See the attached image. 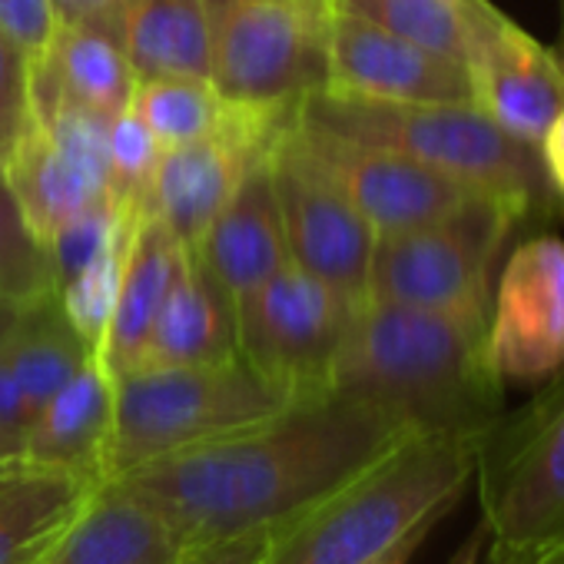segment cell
Here are the masks:
<instances>
[{
    "mask_svg": "<svg viewBox=\"0 0 564 564\" xmlns=\"http://www.w3.org/2000/svg\"><path fill=\"white\" fill-rule=\"evenodd\" d=\"M409 435L392 415L326 392L110 481L156 511L183 547H199L286 524Z\"/></svg>",
    "mask_w": 564,
    "mask_h": 564,
    "instance_id": "cell-1",
    "label": "cell"
},
{
    "mask_svg": "<svg viewBox=\"0 0 564 564\" xmlns=\"http://www.w3.org/2000/svg\"><path fill=\"white\" fill-rule=\"evenodd\" d=\"M329 392L366 402L415 435L481 442L501 419L488 313L366 300L339 346Z\"/></svg>",
    "mask_w": 564,
    "mask_h": 564,
    "instance_id": "cell-2",
    "label": "cell"
},
{
    "mask_svg": "<svg viewBox=\"0 0 564 564\" xmlns=\"http://www.w3.org/2000/svg\"><path fill=\"white\" fill-rule=\"evenodd\" d=\"M478 448V438L462 435H409L362 475L272 528L259 564L412 561L462 501Z\"/></svg>",
    "mask_w": 564,
    "mask_h": 564,
    "instance_id": "cell-3",
    "label": "cell"
},
{
    "mask_svg": "<svg viewBox=\"0 0 564 564\" xmlns=\"http://www.w3.org/2000/svg\"><path fill=\"white\" fill-rule=\"evenodd\" d=\"M296 123L313 133L415 156L498 199L514 219L564 209L538 147L498 127L475 104H386L316 90L300 104Z\"/></svg>",
    "mask_w": 564,
    "mask_h": 564,
    "instance_id": "cell-4",
    "label": "cell"
},
{
    "mask_svg": "<svg viewBox=\"0 0 564 564\" xmlns=\"http://www.w3.org/2000/svg\"><path fill=\"white\" fill-rule=\"evenodd\" d=\"M296 399L242 356L209 366L133 369L113 379V429L104 481L163 455L249 429Z\"/></svg>",
    "mask_w": 564,
    "mask_h": 564,
    "instance_id": "cell-5",
    "label": "cell"
},
{
    "mask_svg": "<svg viewBox=\"0 0 564 564\" xmlns=\"http://www.w3.org/2000/svg\"><path fill=\"white\" fill-rule=\"evenodd\" d=\"M209 84L226 104L293 110L326 87L329 0H203Z\"/></svg>",
    "mask_w": 564,
    "mask_h": 564,
    "instance_id": "cell-6",
    "label": "cell"
},
{
    "mask_svg": "<svg viewBox=\"0 0 564 564\" xmlns=\"http://www.w3.org/2000/svg\"><path fill=\"white\" fill-rule=\"evenodd\" d=\"M514 223L508 206L475 193L438 223L376 236L366 300L488 313L491 262Z\"/></svg>",
    "mask_w": 564,
    "mask_h": 564,
    "instance_id": "cell-7",
    "label": "cell"
},
{
    "mask_svg": "<svg viewBox=\"0 0 564 564\" xmlns=\"http://www.w3.org/2000/svg\"><path fill=\"white\" fill-rule=\"evenodd\" d=\"M481 531L491 547H547L564 541V379L481 438Z\"/></svg>",
    "mask_w": 564,
    "mask_h": 564,
    "instance_id": "cell-8",
    "label": "cell"
},
{
    "mask_svg": "<svg viewBox=\"0 0 564 564\" xmlns=\"http://www.w3.org/2000/svg\"><path fill=\"white\" fill-rule=\"evenodd\" d=\"M356 310L290 259L236 306V349L296 402L316 399L329 392L333 366Z\"/></svg>",
    "mask_w": 564,
    "mask_h": 564,
    "instance_id": "cell-9",
    "label": "cell"
},
{
    "mask_svg": "<svg viewBox=\"0 0 564 564\" xmlns=\"http://www.w3.org/2000/svg\"><path fill=\"white\" fill-rule=\"evenodd\" d=\"M290 259L352 306L366 303L376 229L316 160L293 123L269 153Z\"/></svg>",
    "mask_w": 564,
    "mask_h": 564,
    "instance_id": "cell-10",
    "label": "cell"
},
{
    "mask_svg": "<svg viewBox=\"0 0 564 564\" xmlns=\"http://www.w3.org/2000/svg\"><path fill=\"white\" fill-rule=\"evenodd\" d=\"M110 127L113 120L74 104H57L47 113L31 110L14 150L0 163L44 249L74 216L110 199Z\"/></svg>",
    "mask_w": 564,
    "mask_h": 564,
    "instance_id": "cell-11",
    "label": "cell"
},
{
    "mask_svg": "<svg viewBox=\"0 0 564 564\" xmlns=\"http://www.w3.org/2000/svg\"><path fill=\"white\" fill-rule=\"evenodd\" d=\"M296 113L300 107L262 110L232 104L229 120L216 133L163 150L143 213H153L183 249H196L242 176L272 153L279 137L296 123Z\"/></svg>",
    "mask_w": 564,
    "mask_h": 564,
    "instance_id": "cell-12",
    "label": "cell"
},
{
    "mask_svg": "<svg viewBox=\"0 0 564 564\" xmlns=\"http://www.w3.org/2000/svg\"><path fill=\"white\" fill-rule=\"evenodd\" d=\"M465 74L471 104L534 147L564 107L561 61L488 0H471Z\"/></svg>",
    "mask_w": 564,
    "mask_h": 564,
    "instance_id": "cell-13",
    "label": "cell"
},
{
    "mask_svg": "<svg viewBox=\"0 0 564 564\" xmlns=\"http://www.w3.org/2000/svg\"><path fill=\"white\" fill-rule=\"evenodd\" d=\"M488 359L501 382H544L564 372V242L534 236L501 269L488 319Z\"/></svg>",
    "mask_w": 564,
    "mask_h": 564,
    "instance_id": "cell-14",
    "label": "cell"
},
{
    "mask_svg": "<svg viewBox=\"0 0 564 564\" xmlns=\"http://www.w3.org/2000/svg\"><path fill=\"white\" fill-rule=\"evenodd\" d=\"M300 133L339 183V189L376 229V236L438 223L478 193L475 186L399 150L362 147L303 127Z\"/></svg>",
    "mask_w": 564,
    "mask_h": 564,
    "instance_id": "cell-15",
    "label": "cell"
},
{
    "mask_svg": "<svg viewBox=\"0 0 564 564\" xmlns=\"http://www.w3.org/2000/svg\"><path fill=\"white\" fill-rule=\"evenodd\" d=\"M323 90L386 104H471V84L462 64L333 8Z\"/></svg>",
    "mask_w": 564,
    "mask_h": 564,
    "instance_id": "cell-16",
    "label": "cell"
},
{
    "mask_svg": "<svg viewBox=\"0 0 564 564\" xmlns=\"http://www.w3.org/2000/svg\"><path fill=\"white\" fill-rule=\"evenodd\" d=\"M120 11L123 8H113L57 31L51 51L31 64L34 113H47L57 104H74L97 117L117 120L130 110L137 77L123 51Z\"/></svg>",
    "mask_w": 564,
    "mask_h": 564,
    "instance_id": "cell-17",
    "label": "cell"
},
{
    "mask_svg": "<svg viewBox=\"0 0 564 564\" xmlns=\"http://www.w3.org/2000/svg\"><path fill=\"white\" fill-rule=\"evenodd\" d=\"M193 252L219 282L232 310L290 262L269 156L242 176Z\"/></svg>",
    "mask_w": 564,
    "mask_h": 564,
    "instance_id": "cell-18",
    "label": "cell"
},
{
    "mask_svg": "<svg viewBox=\"0 0 564 564\" xmlns=\"http://www.w3.org/2000/svg\"><path fill=\"white\" fill-rule=\"evenodd\" d=\"M183 551L156 511L107 478L44 544L37 564H176Z\"/></svg>",
    "mask_w": 564,
    "mask_h": 564,
    "instance_id": "cell-19",
    "label": "cell"
},
{
    "mask_svg": "<svg viewBox=\"0 0 564 564\" xmlns=\"http://www.w3.org/2000/svg\"><path fill=\"white\" fill-rule=\"evenodd\" d=\"M113 429V376L94 356L31 422L24 462L84 481H104Z\"/></svg>",
    "mask_w": 564,
    "mask_h": 564,
    "instance_id": "cell-20",
    "label": "cell"
},
{
    "mask_svg": "<svg viewBox=\"0 0 564 564\" xmlns=\"http://www.w3.org/2000/svg\"><path fill=\"white\" fill-rule=\"evenodd\" d=\"M236 310L193 249H183L170 293L137 369L209 366L236 359Z\"/></svg>",
    "mask_w": 564,
    "mask_h": 564,
    "instance_id": "cell-21",
    "label": "cell"
},
{
    "mask_svg": "<svg viewBox=\"0 0 564 564\" xmlns=\"http://www.w3.org/2000/svg\"><path fill=\"white\" fill-rule=\"evenodd\" d=\"M180 256H183V246L176 242V236L153 213L140 209L133 232H130L117 310L97 352L100 366L113 379L140 366L150 333L156 326V316L163 310V300L170 293V282L176 275Z\"/></svg>",
    "mask_w": 564,
    "mask_h": 564,
    "instance_id": "cell-22",
    "label": "cell"
},
{
    "mask_svg": "<svg viewBox=\"0 0 564 564\" xmlns=\"http://www.w3.org/2000/svg\"><path fill=\"white\" fill-rule=\"evenodd\" d=\"M120 31L137 84L156 77L209 80V21L203 0H127Z\"/></svg>",
    "mask_w": 564,
    "mask_h": 564,
    "instance_id": "cell-23",
    "label": "cell"
},
{
    "mask_svg": "<svg viewBox=\"0 0 564 564\" xmlns=\"http://www.w3.org/2000/svg\"><path fill=\"white\" fill-rule=\"evenodd\" d=\"M94 485L28 462L0 471V564L21 561L57 534Z\"/></svg>",
    "mask_w": 564,
    "mask_h": 564,
    "instance_id": "cell-24",
    "label": "cell"
},
{
    "mask_svg": "<svg viewBox=\"0 0 564 564\" xmlns=\"http://www.w3.org/2000/svg\"><path fill=\"white\" fill-rule=\"evenodd\" d=\"M0 356L8 359L31 412L37 415L94 359V349L70 329L57 296H51L31 306L21 329L0 346Z\"/></svg>",
    "mask_w": 564,
    "mask_h": 564,
    "instance_id": "cell-25",
    "label": "cell"
},
{
    "mask_svg": "<svg viewBox=\"0 0 564 564\" xmlns=\"http://www.w3.org/2000/svg\"><path fill=\"white\" fill-rule=\"evenodd\" d=\"M329 8L465 67L471 0H329Z\"/></svg>",
    "mask_w": 564,
    "mask_h": 564,
    "instance_id": "cell-26",
    "label": "cell"
},
{
    "mask_svg": "<svg viewBox=\"0 0 564 564\" xmlns=\"http://www.w3.org/2000/svg\"><path fill=\"white\" fill-rule=\"evenodd\" d=\"M130 110L150 127V133L166 150L216 133L229 120L232 104H226L209 80L156 77L133 87Z\"/></svg>",
    "mask_w": 564,
    "mask_h": 564,
    "instance_id": "cell-27",
    "label": "cell"
},
{
    "mask_svg": "<svg viewBox=\"0 0 564 564\" xmlns=\"http://www.w3.org/2000/svg\"><path fill=\"white\" fill-rule=\"evenodd\" d=\"M140 216V213H137ZM137 216H130L120 232L67 282V286L57 293V306L64 313V319L70 323V329L94 349V356L100 352V343L107 336V326L113 319L117 310V296H120V279H123V262H127V249H130V232Z\"/></svg>",
    "mask_w": 564,
    "mask_h": 564,
    "instance_id": "cell-28",
    "label": "cell"
},
{
    "mask_svg": "<svg viewBox=\"0 0 564 564\" xmlns=\"http://www.w3.org/2000/svg\"><path fill=\"white\" fill-rule=\"evenodd\" d=\"M51 296H57L51 252L31 232L4 166H0V300L41 303Z\"/></svg>",
    "mask_w": 564,
    "mask_h": 564,
    "instance_id": "cell-29",
    "label": "cell"
},
{
    "mask_svg": "<svg viewBox=\"0 0 564 564\" xmlns=\"http://www.w3.org/2000/svg\"><path fill=\"white\" fill-rule=\"evenodd\" d=\"M160 156L163 143L133 110H123L110 127V203L127 213H140Z\"/></svg>",
    "mask_w": 564,
    "mask_h": 564,
    "instance_id": "cell-30",
    "label": "cell"
},
{
    "mask_svg": "<svg viewBox=\"0 0 564 564\" xmlns=\"http://www.w3.org/2000/svg\"><path fill=\"white\" fill-rule=\"evenodd\" d=\"M130 216H137V213H127V209L113 206L110 199H100L90 209H84L80 216H74L67 226L57 229V236L47 242L51 269H54V290L57 293L120 232V226Z\"/></svg>",
    "mask_w": 564,
    "mask_h": 564,
    "instance_id": "cell-31",
    "label": "cell"
},
{
    "mask_svg": "<svg viewBox=\"0 0 564 564\" xmlns=\"http://www.w3.org/2000/svg\"><path fill=\"white\" fill-rule=\"evenodd\" d=\"M31 113V64L28 57L0 37V163L14 150Z\"/></svg>",
    "mask_w": 564,
    "mask_h": 564,
    "instance_id": "cell-32",
    "label": "cell"
},
{
    "mask_svg": "<svg viewBox=\"0 0 564 564\" xmlns=\"http://www.w3.org/2000/svg\"><path fill=\"white\" fill-rule=\"evenodd\" d=\"M57 31L61 21L51 0H0V37H8L28 64L51 51Z\"/></svg>",
    "mask_w": 564,
    "mask_h": 564,
    "instance_id": "cell-33",
    "label": "cell"
},
{
    "mask_svg": "<svg viewBox=\"0 0 564 564\" xmlns=\"http://www.w3.org/2000/svg\"><path fill=\"white\" fill-rule=\"evenodd\" d=\"M34 422V412L8 366V359L0 356V448H8L24 462V438Z\"/></svg>",
    "mask_w": 564,
    "mask_h": 564,
    "instance_id": "cell-34",
    "label": "cell"
},
{
    "mask_svg": "<svg viewBox=\"0 0 564 564\" xmlns=\"http://www.w3.org/2000/svg\"><path fill=\"white\" fill-rule=\"evenodd\" d=\"M269 538H272V528H262V531H246L229 541L186 547L176 564H259L269 547Z\"/></svg>",
    "mask_w": 564,
    "mask_h": 564,
    "instance_id": "cell-35",
    "label": "cell"
},
{
    "mask_svg": "<svg viewBox=\"0 0 564 564\" xmlns=\"http://www.w3.org/2000/svg\"><path fill=\"white\" fill-rule=\"evenodd\" d=\"M538 153H541L547 183H551L554 196H557L561 206H564V107L557 110V117H554L551 127L544 130V137H541V143H538Z\"/></svg>",
    "mask_w": 564,
    "mask_h": 564,
    "instance_id": "cell-36",
    "label": "cell"
},
{
    "mask_svg": "<svg viewBox=\"0 0 564 564\" xmlns=\"http://www.w3.org/2000/svg\"><path fill=\"white\" fill-rule=\"evenodd\" d=\"M488 564H564V541L547 547H491Z\"/></svg>",
    "mask_w": 564,
    "mask_h": 564,
    "instance_id": "cell-37",
    "label": "cell"
},
{
    "mask_svg": "<svg viewBox=\"0 0 564 564\" xmlns=\"http://www.w3.org/2000/svg\"><path fill=\"white\" fill-rule=\"evenodd\" d=\"M54 4V14L64 24H77V21H87V18H97L104 11H113V8H123L127 0H51Z\"/></svg>",
    "mask_w": 564,
    "mask_h": 564,
    "instance_id": "cell-38",
    "label": "cell"
},
{
    "mask_svg": "<svg viewBox=\"0 0 564 564\" xmlns=\"http://www.w3.org/2000/svg\"><path fill=\"white\" fill-rule=\"evenodd\" d=\"M34 303H11V300H0V346H4L18 329L21 323L28 319Z\"/></svg>",
    "mask_w": 564,
    "mask_h": 564,
    "instance_id": "cell-39",
    "label": "cell"
},
{
    "mask_svg": "<svg viewBox=\"0 0 564 564\" xmlns=\"http://www.w3.org/2000/svg\"><path fill=\"white\" fill-rule=\"evenodd\" d=\"M478 544H481V531L458 551V557H455L452 564H475V561H478Z\"/></svg>",
    "mask_w": 564,
    "mask_h": 564,
    "instance_id": "cell-40",
    "label": "cell"
},
{
    "mask_svg": "<svg viewBox=\"0 0 564 564\" xmlns=\"http://www.w3.org/2000/svg\"><path fill=\"white\" fill-rule=\"evenodd\" d=\"M14 465H21V458L11 455L8 448H0V471H8V468H14Z\"/></svg>",
    "mask_w": 564,
    "mask_h": 564,
    "instance_id": "cell-41",
    "label": "cell"
},
{
    "mask_svg": "<svg viewBox=\"0 0 564 564\" xmlns=\"http://www.w3.org/2000/svg\"><path fill=\"white\" fill-rule=\"evenodd\" d=\"M51 538H54V534H51ZM51 538H47V541H51ZM47 541H44V544H47ZM44 544H41V547H34L31 554H24V557H21V561H14V564H37V561H41V551H44Z\"/></svg>",
    "mask_w": 564,
    "mask_h": 564,
    "instance_id": "cell-42",
    "label": "cell"
},
{
    "mask_svg": "<svg viewBox=\"0 0 564 564\" xmlns=\"http://www.w3.org/2000/svg\"><path fill=\"white\" fill-rule=\"evenodd\" d=\"M389 564H409V561H389Z\"/></svg>",
    "mask_w": 564,
    "mask_h": 564,
    "instance_id": "cell-43",
    "label": "cell"
},
{
    "mask_svg": "<svg viewBox=\"0 0 564 564\" xmlns=\"http://www.w3.org/2000/svg\"><path fill=\"white\" fill-rule=\"evenodd\" d=\"M561 67H564V61H561Z\"/></svg>",
    "mask_w": 564,
    "mask_h": 564,
    "instance_id": "cell-44",
    "label": "cell"
}]
</instances>
